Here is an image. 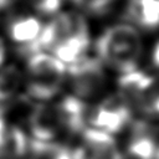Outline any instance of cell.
<instances>
[{
  "instance_id": "obj_1",
  "label": "cell",
  "mask_w": 159,
  "mask_h": 159,
  "mask_svg": "<svg viewBox=\"0 0 159 159\" xmlns=\"http://www.w3.org/2000/svg\"><path fill=\"white\" fill-rule=\"evenodd\" d=\"M97 58L120 75L137 70L143 53L139 32L128 24H117L106 29L96 41Z\"/></svg>"
},
{
  "instance_id": "obj_2",
  "label": "cell",
  "mask_w": 159,
  "mask_h": 159,
  "mask_svg": "<svg viewBox=\"0 0 159 159\" xmlns=\"http://www.w3.org/2000/svg\"><path fill=\"white\" fill-rule=\"evenodd\" d=\"M67 78V67L53 55L37 52L27 57L26 92L39 103L52 101Z\"/></svg>"
},
{
  "instance_id": "obj_3",
  "label": "cell",
  "mask_w": 159,
  "mask_h": 159,
  "mask_svg": "<svg viewBox=\"0 0 159 159\" xmlns=\"http://www.w3.org/2000/svg\"><path fill=\"white\" fill-rule=\"evenodd\" d=\"M71 94L87 102L96 98L104 88L107 77L104 65L96 57L83 56L75 63L66 66Z\"/></svg>"
},
{
  "instance_id": "obj_4",
  "label": "cell",
  "mask_w": 159,
  "mask_h": 159,
  "mask_svg": "<svg viewBox=\"0 0 159 159\" xmlns=\"http://www.w3.org/2000/svg\"><path fill=\"white\" fill-rule=\"evenodd\" d=\"M133 114L130 106L117 92L103 98L94 107L88 108L87 127L114 135L132 122Z\"/></svg>"
},
{
  "instance_id": "obj_5",
  "label": "cell",
  "mask_w": 159,
  "mask_h": 159,
  "mask_svg": "<svg viewBox=\"0 0 159 159\" xmlns=\"http://www.w3.org/2000/svg\"><path fill=\"white\" fill-rule=\"evenodd\" d=\"M81 140L73 148L75 159H124L114 135L86 127L81 133Z\"/></svg>"
},
{
  "instance_id": "obj_6",
  "label": "cell",
  "mask_w": 159,
  "mask_h": 159,
  "mask_svg": "<svg viewBox=\"0 0 159 159\" xmlns=\"http://www.w3.org/2000/svg\"><path fill=\"white\" fill-rule=\"evenodd\" d=\"M127 16L144 30L159 27V0H128Z\"/></svg>"
},
{
  "instance_id": "obj_7",
  "label": "cell",
  "mask_w": 159,
  "mask_h": 159,
  "mask_svg": "<svg viewBox=\"0 0 159 159\" xmlns=\"http://www.w3.org/2000/svg\"><path fill=\"white\" fill-rule=\"evenodd\" d=\"M158 142L145 124L135 127L128 145L127 155L129 159H155Z\"/></svg>"
},
{
  "instance_id": "obj_8",
  "label": "cell",
  "mask_w": 159,
  "mask_h": 159,
  "mask_svg": "<svg viewBox=\"0 0 159 159\" xmlns=\"http://www.w3.org/2000/svg\"><path fill=\"white\" fill-rule=\"evenodd\" d=\"M42 27L43 26L37 17L21 16L9 24L7 34L15 43L20 45L19 50H22L31 45L39 37Z\"/></svg>"
},
{
  "instance_id": "obj_9",
  "label": "cell",
  "mask_w": 159,
  "mask_h": 159,
  "mask_svg": "<svg viewBox=\"0 0 159 159\" xmlns=\"http://www.w3.org/2000/svg\"><path fill=\"white\" fill-rule=\"evenodd\" d=\"M89 46V34H80L71 37H67L58 42L52 50L51 55H53L57 60H60L63 65L70 66L86 56V51Z\"/></svg>"
},
{
  "instance_id": "obj_10",
  "label": "cell",
  "mask_w": 159,
  "mask_h": 159,
  "mask_svg": "<svg viewBox=\"0 0 159 159\" xmlns=\"http://www.w3.org/2000/svg\"><path fill=\"white\" fill-rule=\"evenodd\" d=\"M27 154L32 159H75L73 148L62 142H39L30 139Z\"/></svg>"
},
{
  "instance_id": "obj_11",
  "label": "cell",
  "mask_w": 159,
  "mask_h": 159,
  "mask_svg": "<svg viewBox=\"0 0 159 159\" xmlns=\"http://www.w3.org/2000/svg\"><path fill=\"white\" fill-rule=\"evenodd\" d=\"M30 138L19 127H9L0 159H21L29 153Z\"/></svg>"
},
{
  "instance_id": "obj_12",
  "label": "cell",
  "mask_w": 159,
  "mask_h": 159,
  "mask_svg": "<svg viewBox=\"0 0 159 159\" xmlns=\"http://www.w3.org/2000/svg\"><path fill=\"white\" fill-rule=\"evenodd\" d=\"M24 84V75L15 66H7L0 71V103L12 98Z\"/></svg>"
},
{
  "instance_id": "obj_13",
  "label": "cell",
  "mask_w": 159,
  "mask_h": 159,
  "mask_svg": "<svg viewBox=\"0 0 159 159\" xmlns=\"http://www.w3.org/2000/svg\"><path fill=\"white\" fill-rule=\"evenodd\" d=\"M139 112L150 118H159V87H155V82L147 92Z\"/></svg>"
},
{
  "instance_id": "obj_14",
  "label": "cell",
  "mask_w": 159,
  "mask_h": 159,
  "mask_svg": "<svg viewBox=\"0 0 159 159\" xmlns=\"http://www.w3.org/2000/svg\"><path fill=\"white\" fill-rule=\"evenodd\" d=\"M83 11L92 15H102L107 12L114 0H72Z\"/></svg>"
},
{
  "instance_id": "obj_15",
  "label": "cell",
  "mask_w": 159,
  "mask_h": 159,
  "mask_svg": "<svg viewBox=\"0 0 159 159\" xmlns=\"http://www.w3.org/2000/svg\"><path fill=\"white\" fill-rule=\"evenodd\" d=\"M65 0H34V7L42 15H52L58 12Z\"/></svg>"
},
{
  "instance_id": "obj_16",
  "label": "cell",
  "mask_w": 159,
  "mask_h": 159,
  "mask_svg": "<svg viewBox=\"0 0 159 159\" xmlns=\"http://www.w3.org/2000/svg\"><path fill=\"white\" fill-rule=\"evenodd\" d=\"M7 125H6V122L2 117V114H0V153H1V149L4 147V143H5V139H6V133H7Z\"/></svg>"
},
{
  "instance_id": "obj_17",
  "label": "cell",
  "mask_w": 159,
  "mask_h": 159,
  "mask_svg": "<svg viewBox=\"0 0 159 159\" xmlns=\"http://www.w3.org/2000/svg\"><path fill=\"white\" fill-rule=\"evenodd\" d=\"M152 63L157 68H159V41L153 47V51H152Z\"/></svg>"
},
{
  "instance_id": "obj_18",
  "label": "cell",
  "mask_w": 159,
  "mask_h": 159,
  "mask_svg": "<svg viewBox=\"0 0 159 159\" xmlns=\"http://www.w3.org/2000/svg\"><path fill=\"white\" fill-rule=\"evenodd\" d=\"M5 55H6V48H5V45H4L2 39L0 37V66L4 62V60H5Z\"/></svg>"
},
{
  "instance_id": "obj_19",
  "label": "cell",
  "mask_w": 159,
  "mask_h": 159,
  "mask_svg": "<svg viewBox=\"0 0 159 159\" xmlns=\"http://www.w3.org/2000/svg\"><path fill=\"white\" fill-rule=\"evenodd\" d=\"M14 0H0V10H4L6 7H9L12 4Z\"/></svg>"
},
{
  "instance_id": "obj_20",
  "label": "cell",
  "mask_w": 159,
  "mask_h": 159,
  "mask_svg": "<svg viewBox=\"0 0 159 159\" xmlns=\"http://www.w3.org/2000/svg\"><path fill=\"white\" fill-rule=\"evenodd\" d=\"M155 159H159V144H158V149H157V155H155Z\"/></svg>"
}]
</instances>
